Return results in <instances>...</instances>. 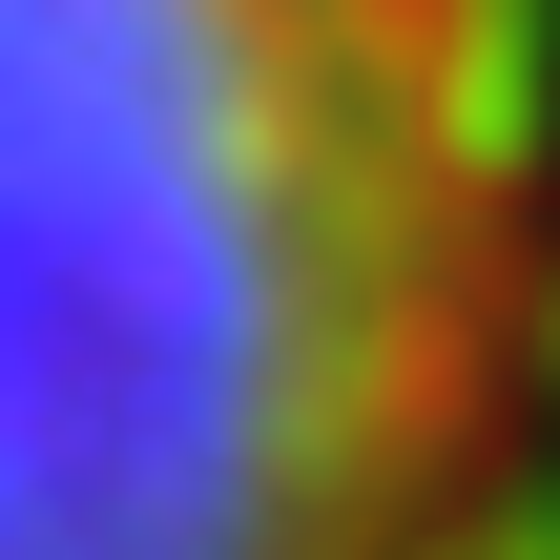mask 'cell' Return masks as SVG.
Listing matches in <instances>:
<instances>
[{"label": "cell", "mask_w": 560, "mask_h": 560, "mask_svg": "<svg viewBox=\"0 0 560 560\" xmlns=\"http://www.w3.org/2000/svg\"><path fill=\"white\" fill-rule=\"evenodd\" d=\"M0 560H560L540 0H0Z\"/></svg>", "instance_id": "obj_1"}]
</instances>
